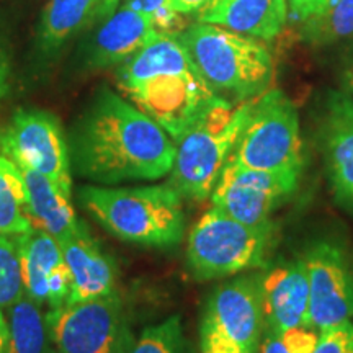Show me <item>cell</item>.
Returning a JSON list of instances; mask_svg holds the SVG:
<instances>
[{"label":"cell","instance_id":"f546056e","mask_svg":"<svg viewBox=\"0 0 353 353\" xmlns=\"http://www.w3.org/2000/svg\"><path fill=\"white\" fill-rule=\"evenodd\" d=\"M211 0H170V7L176 15H190L205 8Z\"/></svg>","mask_w":353,"mask_h":353},{"label":"cell","instance_id":"d4e9b609","mask_svg":"<svg viewBox=\"0 0 353 353\" xmlns=\"http://www.w3.org/2000/svg\"><path fill=\"white\" fill-rule=\"evenodd\" d=\"M128 353H183V329L179 316L145 327Z\"/></svg>","mask_w":353,"mask_h":353},{"label":"cell","instance_id":"d590c367","mask_svg":"<svg viewBox=\"0 0 353 353\" xmlns=\"http://www.w3.org/2000/svg\"><path fill=\"white\" fill-rule=\"evenodd\" d=\"M352 262H353V259H352Z\"/></svg>","mask_w":353,"mask_h":353},{"label":"cell","instance_id":"603a6c76","mask_svg":"<svg viewBox=\"0 0 353 353\" xmlns=\"http://www.w3.org/2000/svg\"><path fill=\"white\" fill-rule=\"evenodd\" d=\"M303 38L316 46L353 38V0H330L317 15L304 21Z\"/></svg>","mask_w":353,"mask_h":353},{"label":"cell","instance_id":"4316f807","mask_svg":"<svg viewBox=\"0 0 353 353\" xmlns=\"http://www.w3.org/2000/svg\"><path fill=\"white\" fill-rule=\"evenodd\" d=\"M312 353H353V321L319 330V341Z\"/></svg>","mask_w":353,"mask_h":353},{"label":"cell","instance_id":"ffe728a7","mask_svg":"<svg viewBox=\"0 0 353 353\" xmlns=\"http://www.w3.org/2000/svg\"><path fill=\"white\" fill-rule=\"evenodd\" d=\"M95 0H50L38 30V46L44 54H54L88 25Z\"/></svg>","mask_w":353,"mask_h":353},{"label":"cell","instance_id":"52a82bcc","mask_svg":"<svg viewBox=\"0 0 353 353\" xmlns=\"http://www.w3.org/2000/svg\"><path fill=\"white\" fill-rule=\"evenodd\" d=\"M229 162L265 172L304 169L298 110L280 88H268L255 99Z\"/></svg>","mask_w":353,"mask_h":353},{"label":"cell","instance_id":"44dd1931","mask_svg":"<svg viewBox=\"0 0 353 353\" xmlns=\"http://www.w3.org/2000/svg\"><path fill=\"white\" fill-rule=\"evenodd\" d=\"M32 229L34 224L30 214L28 188L23 174L0 152V234L19 236Z\"/></svg>","mask_w":353,"mask_h":353},{"label":"cell","instance_id":"5bb4252c","mask_svg":"<svg viewBox=\"0 0 353 353\" xmlns=\"http://www.w3.org/2000/svg\"><path fill=\"white\" fill-rule=\"evenodd\" d=\"M17 241L25 296L41 307L64 306L69 296V272L59 242L38 228L19 234Z\"/></svg>","mask_w":353,"mask_h":353},{"label":"cell","instance_id":"2e32d148","mask_svg":"<svg viewBox=\"0 0 353 353\" xmlns=\"http://www.w3.org/2000/svg\"><path fill=\"white\" fill-rule=\"evenodd\" d=\"M151 17L120 3L112 15L103 19L85 52L87 65L92 69H107L120 65L159 37Z\"/></svg>","mask_w":353,"mask_h":353},{"label":"cell","instance_id":"d6a6232c","mask_svg":"<svg viewBox=\"0 0 353 353\" xmlns=\"http://www.w3.org/2000/svg\"><path fill=\"white\" fill-rule=\"evenodd\" d=\"M8 77H10V64H8V56L3 46L0 44V101L8 92Z\"/></svg>","mask_w":353,"mask_h":353},{"label":"cell","instance_id":"4fadbf2b","mask_svg":"<svg viewBox=\"0 0 353 353\" xmlns=\"http://www.w3.org/2000/svg\"><path fill=\"white\" fill-rule=\"evenodd\" d=\"M319 151L334 198L353 211V99L332 92L317 128Z\"/></svg>","mask_w":353,"mask_h":353},{"label":"cell","instance_id":"30bf717a","mask_svg":"<svg viewBox=\"0 0 353 353\" xmlns=\"http://www.w3.org/2000/svg\"><path fill=\"white\" fill-rule=\"evenodd\" d=\"M0 152L20 169L38 172L64 193L72 192L69 139L61 121L44 110H19L0 131Z\"/></svg>","mask_w":353,"mask_h":353},{"label":"cell","instance_id":"6da1fadb","mask_svg":"<svg viewBox=\"0 0 353 353\" xmlns=\"http://www.w3.org/2000/svg\"><path fill=\"white\" fill-rule=\"evenodd\" d=\"M72 169L101 185L170 174L175 143L134 103L101 87L69 136Z\"/></svg>","mask_w":353,"mask_h":353},{"label":"cell","instance_id":"f1b7e54d","mask_svg":"<svg viewBox=\"0 0 353 353\" xmlns=\"http://www.w3.org/2000/svg\"><path fill=\"white\" fill-rule=\"evenodd\" d=\"M329 2L330 0H288L291 12L301 21H306L311 17L317 15Z\"/></svg>","mask_w":353,"mask_h":353},{"label":"cell","instance_id":"cb8c5ba5","mask_svg":"<svg viewBox=\"0 0 353 353\" xmlns=\"http://www.w3.org/2000/svg\"><path fill=\"white\" fill-rule=\"evenodd\" d=\"M25 294L17 236L0 234V309L10 307Z\"/></svg>","mask_w":353,"mask_h":353},{"label":"cell","instance_id":"1f68e13d","mask_svg":"<svg viewBox=\"0 0 353 353\" xmlns=\"http://www.w3.org/2000/svg\"><path fill=\"white\" fill-rule=\"evenodd\" d=\"M120 3L121 0H95V7L94 12H92L90 21L107 19L108 15H112V13L117 10ZM90 21H88V23H90Z\"/></svg>","mask_w":353,"mask_h":353},{"label":"cell","instance_id":"4dcf8cb0","mask_svg":"<svg viewBox=\"0 0 353 353\" xmlns=\"http://www.w3.org/2000/svg\"><path fill=\"white\" fill-rule=\"evenodd\" d=\"M259 353H290V352L286 350L285 345L281 343L280 337H278L276 334H273L272 330L265 329L262 345H260Z\"/></svg>","mask_w":353,"mask_h":353},{"label":"cell","instance_id":"836d02e7","mask_svg":"<svg viewBox=\"0 0 353 353\" xmlns=\"http://www.w3.org/2000/svg\"><path fill=\"white\" fill-rule=\"evenodd\" d=\"M0 353H8V324L0 309Z\"/></svg>","mask_w":353,"mask_h":353},{"label":"cell","instance_id":"e575fe53","mask_svg":"<svg viewBox=\"0 0 353 353\" xmlns=\"http://www.w3.org/2000/svg\"><path fill=\"white\" fill-rule=\"evenodd\" d=\"M343 81H345V85L353 92V59L347 64L345 72H343Z\"/></svg>","mask_w":353,"mask_h":353},{"label":"cell","instance_id":"3957f363","mask_svg":"<svg viewBox=\"0 0 353 353\" xmlns=\"http://www.w3.org/2000/svg\"><path fill=\"white\" fill-rule=\"evenodd\" d=\"M79 201L118 239L144 247H175L185 232L182 195L172 187H97L79 190Z\"/></svg>","mask_w":353,"mask_h":353},{"label":"cell","instance_id":"7402d4cb","mask_svg":"<svg viewBox=\"0 0 353 353\" xmlns=\"http://www.w3.org/2000/svg\"><path fill=\"white\" fill-rule=\"evenodd\" d=\"M8 309V353H48L50 332L41 306L21 296Z\"/></svg>","mask_w":353,"mask_h":353},{"label":"cell","instance_id":"5b68a950","mask_svg":"<svg viewBox=\"0 0 353 353\" xmlns=\"http://www.w3.org/2000/svg\"><path fill=\"white\" fill-rule=\"evenodd\" d=\"M254 103L255 99L231 101L218 97L176 141L169 183L180 195L196 201L211 196Z\"/></svg>","mask_w":353,"mask_h":353},{"label":"cell","instance_id":"277c9868","mask_svg":"<svg viewBox=\"0 0 353 353\" xmlns=\"http://www.w3.org/2000/svg\"><path fill=\"white\" fill-rule=\"evenodd\" d=\"M176 38L203 79L223 99L252 100L270 88L273 57L255 38L201 21L182 30Z\"/></svg>","mask_w":353,"mask_h":353},{"label":"cell","instance_id":"8d00e7d4","mask_svg":"<svg viewBox=\"0 0 353 353\" xmlns=\"http://www.w3.org/2000/svg\"><path fill=\"white\" fill-rule=\"evenodd\" d=\"M54 353H56V352H54Z\"/></svg>","mask_w":353,"mask_h":353},{"label":"cell","instance_id":"ac0fdd59","mask_svg":"<svg viewBox=\"0 0 353 353\" xmlns=\"http://www.w3.org/2000/svg\"><path fill=\"white\" fill-rule=\"evenodd\" d=\"M288 20L286 0H211L198 12V21L218 25L234 33L273 39Z\"/></svg>","mask_w":353,"mask_h":353},{"label":"cell","instance_id":"484cf974","mask_svg":"<svg viewBox=\"0 0 353 353\" xmlns=\"http://www.w3.org/2000/svg\"><path fill=\"white\" fill-rule=\"evenodd\" d=\"M121 3L151 17L161 33L179 34L182 32V19L172 10L170 0H121Z\"/></svg>","mask_w":353,"mask_h":353},{"label":"cell","instance_id":"8992f818","mask_svg":"<svg viewBox=\"0 0 353 353\" xmlns=\"http://www.w3.org/2000/svg\"><path fill=\"white\" fill-rule=\"evenodd\" d=\"M276 244V224L249 226L211 206L192 228L187 265L198 281L265 268Z\"/></svg>","mask_w":353,"mask_h":353},{"label":"cell","instance_id":"83f0119b","mask_svg":"<svg viewBox=\"0 0 353 353\" xmlns=\"http://www.w3.org/2000/svg\"><path fill=\"white\" fill-rule=\"evenodd\" d=\"M290 353H312L319 341V332L311 327H294L278 335Z\"/></svg>","mask_w":353,"mask_h":353},{"label":"cell","instance_id":"ba28073f","mask_svg":"<svg viewBox=\"0 0 353 353\" xmlns=\"http://www.w3.org/2000/svg\"><path fill=\"white\" fill-rule=\"evenodd\" d=\"M263 332L260 272L236 275L206 299L200 324L201 353H259Z\"/></svg>","mask_w":353,"mask_h":353},{"label":"cell","instance_id":"d6986e66","mask_svg":"<svg viewBox=\"0 0 353 353\" xmlns=\"http://www.w3.org/2000/svg\"><path fill=\"white\" fill-rule=\"evenodd\" d=\"M20 170L28 188L30 214L34 228L43 229L59 244L70 241L88 228L87 223H83L76 214V210L70 203V195L38 172L28 169Z\"/></svg>","mask_w":353,"mask_h":353},{"label":"cell","instance_id":"9a60e30c","mask_svg":"<svg viewBox=\"0 0 353 353\" xmlns=\"http://www.w3.org/2000/svg\"><path fill=\"white\" fill-rule=\"evenodd\" d=\"M265 329L280 335L309 327V280L303 255L262 273Z\"/></svg>","mask_w":353,"mask_h":353},{"label":"cell","instance_id":"e0dca14e","mask_svg":"<svg viewBox=\"0 0 353 353\" xmlns=\"http://www.w3.org/2000/svg\"><path fill=\"white\" fill-rule=\"evenodd\" d=\"M61 247L69 272V296L65 304L117 293V263L92 237L90 229H83Z\"/></svg>","mask_w":353,"mask_h":353},{"label":"cell","instance_id":"9c48e42d","mask_svg":"<svg viewBox=\"0 0 353 353\" xmlns=\"http://www.w3.org/2000/svg\"><path fill=\"white\" fill-rule=\"evenodd\" d=\"M56 353H128L132 339L118 293L46 312Z\"/></svg>","mask_w":353,"mask_h":353},{"label":"cell","instance_id":"7a4b0ae2","mask_svg":"<svg viewBox=\"0 0 353 353\" xmlns=\"http://www.w3.org/2000/svg\"><path fill=\"white\" fill-rule=\"evenodd\" d=\"M118 85L174 143L219 97L203 79L176 34L165 33L120 64Z\"/></svg>","mask_w":353,"mask_h":353},{"label":"cell","instance_id":"8fae6325","mask_svg":"<svg viewBox=\"0 0 353 353\" xmlns=\"http://www.w3.org/2000/svg\"><path fill=\"white\" fill-rule=\"evenodd\" d=\"M303 170L265 172L226 162L211 192L213 208L249 224L270 223L272 214L296 193Z\"/></svg>","mask_w":353,"mask_h":353},{"label":"cell","instance_id":"7c38bea8","mask_svg":"<svg viewBox=\"0 0 353 353\" xmlns=\"http://www.w3.org/2000/svg\"><path fill=\"white\" fill-rule=\"evenodd\" d=\"M309 280V327L353 321V262L339 241H317L303 254Z\"/></svg>","mask_w":353,"mask_h":353}]
</instances>
